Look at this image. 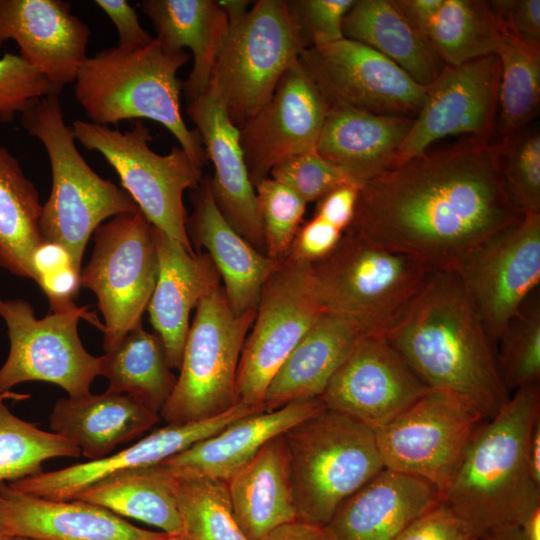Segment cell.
<instances>
[{"label":"cell","mask_w":540,"mask_h":540,"mask_svg":"<svg viewBox=\"0 0 540 540\" xmlns=\"http://www.w3.org/2000/svg\"><path fill=\"white\" fill-rule=\"evenodd\" d=\"M158 276L153 226L139 210L121 214L94 232V249L80 273L104 318L103 349L109 352L141 325Z\"/></svg>","instance_id":"cell-11"},{"label":"cell","mask_w":540,"mask_h":540,"mask_svg":"<svg viewBox=\"0 0 540 540\" xmlns=\"http://www.w3.org/2000/svg\"><path fill=\"white\" fill-rule=\"evenodd\" d=\"M323 313L311 263L291 255L278 261L262 286L252 331L242 349L239 402L263 405L273 376Z\"/></svg>","instance_id":"cell-13"},{"label":"cell","mask_w":540,"mask_h":540,"mask_svg":"<svg viewBox=\"0 0 540 540\" xmlns=\"http://www.w3.org/2000/svg\"><path fill=\"white\" fill-rule=\"evenodd\" d=\"M159 420V414L132 397L106 390L97 395L59 399L50 415V428L94 461L140 437Z\"/></svg>","instance_id":"cell-29"},{"label":"cell","mask_w":540,"mask_h":540,"mask_svg":"<svg viewBox=\"0 0 540 540\" xmlns=\"http://www.w3.org/2000/svg\"><path fill=\"white\" fill-rule=\"evenodd\" d=\"M501 380L510 393L540 380V299L536 290L524 301L496 344Z\"/></svg>","instance_id":"cell-41"},{"label":"cell","mask_w":540,"mask_h":540,"mask_svg":"<svg viewBox=\"0 0 540 540\" xmlns=\"http://www.w3.org/2000/svg\"><path fill=\"white\" fill-rule=\"evenodd\" d=\"M176 478L162 464L111 473L75 498L101 506L125 518L159 528L168 535L182 532L176 498Z\"/></svg>","instance_id":"cell-34"},{"label":"cell","mask_w":540,"mask_h":540,"mask_svg":"<svg viewBox=\"0 0 540 540\" xmlns=\"http://www.w3.org/2000/svg\"><path fill=\"white\" fill-rule=\"evenodd\" d=\"M385 337L431 389L496 415L510 393L495 348L454 270L431 272Z\"/></svg>","instance_id":"cell-2"},{"label":"cell","mask_w":540,"mask_h":540,"mask_svg":"<svg viewBox=\"0 0 540 540\" xmlns=\"http://www.w3.org/2000/svg\"><path fill=\"white\" fill-rule=\"evenodd\" d=\"M342 30L345 38L373 48L420 85L431 84L445 66L395 0H355L343 19Z\"/></svg>","instance_id":"cell-33"},{"label":"cell","mask_w":540,"mask_h":540,"mask_svg":"<svg viewBox=\"0 0 540 540\" xmlns=\"http://www.w3.org/2000/svg\"><path fill=\"white\" fill-rule=\"evenodd\" d=\"M71 128L75 140L99 152L113 167L123 190L152 226L194 252L183 194L200 184L202 166L181 147H172L166 155L154 152L150 130L139 120L124 132L83 120L74 121Z\"/></svg>","instance_id":"cell-10"},{"label":"cell","mask_w":540,"mask_h":540,"mask_svg":"<svg viewBox=\"0 0 540 540\" xmlns=\"http://www.w3.org/2000/svg\"><path fill=\"white\" fill-rule=\"evenodd\" d=\"M20 119L25 131L42 143L50 162L52 186L42 205V238L63 247L80 275L91 234L106 219L139 208L125 190L99 176L83 158L64 121L59 95L38 99Z\"/></svg>","instance_id":"cell-5"},{"label":"cell","mask_w":540,"mask_h":540,"mask_svg":"<svg viewBox=\"0 0 540 540\" xmlns=\"http://www.w3.org/2000/svg\"><path fill=\"white\" fill-rule=\"evenodd\" d=\"M354 3L355 0H289L306 49L344 39L343 19Z\"/></svg>","instance_id":"cell-46"},{"label":"cell","mask_w":540,"mask_h":540,"mask_svg":"<svg viewBox=\"0 0 540 540\" xmlns=\"http://www.w3.org/2000/svg\"><path fill=\"white\" fill-rule=\"evenodd\" d=\"M518 528L521 540H540V508L531 513Z\"/></svg>","instance_id":"cell-55"},{"label":"cell","mask_w":540,"mask_h":540,"mask_svg":"<svg viewBox=\"0 0 540 540\" xmlns=\"http://www.w3.org/2000/svg\"><path fill=\"white\" fill-rule=\"evenodd\" d=\"M298 520L325 525L339 505L383 468L375 432L324 409L283 433Z\"/></svg>","instance_id":"cell-7"},{"label":"cell","mask_w":540,"mask_h":540,"mask_svg":"<svg viewBox=\"0 0 540 540\" xmlns=\"http://www.w3.org/2000/svg\"><path fill=\"white\" fill-rule=\"evenodd\" d=\"M268 177L287 186L307 203L318 201L343 185L355 184L340 167L316 150L285 159L270 171Z\"/></svg>","instance_id":"cell-45"},{"label":"cell","mask_w":540,"mask_h":540,"mask_svg":"<svg viewBox=\"0 0 540 540\" xmlns=\"http://www.w3.org/2000/svg\"><path fill=\"white\" fill-rule=\"evenodd\" d=\"M499 170L505 194L522 216L540 213V133L526 127L499 141Z\"/></svg>","instance_id":"cell-42"},{"label":"cell","mask_w":540,"mask_h":540,"mask_svg":"<svg viewBox=\"0 0 540 540\" xmlns=\"http://www.w3.org/2000/svg\"><path fill=\"white\" fill-rule=\"evenodd\" d=\"M497 56L501 74L495 136L508 139L538 115L540 107V45L525 42L501 30Z\"/></svg>","instance_id":"cell-38"},{"label":"cell","mask_w":540,"mask_h":540,"mask_svg":"<svg viewBox=\"0 0 540 540\" xmlns=\"http://www.w3.org/2000/svg\"><path fill=\"white\" fill-rule=\"evenodd\" d=\"M41 212L36 187L0 145V266L16 276L35 280L33 255L44 242Z\"/></svg>","instance_id":"cell-35"},{"label":"cell","mask_w":540,"mask_h":540,"mask_svg":"<svg viewBox=\"0 0 540 540\" xmlns=\"http://www.w3.org/2000/svg\"><path fill=\"white\" fill-rule=\"evenodd\" d=\"M344 232L314 215L299 227L289 255L307 262H315L338 244Z\"/></svg>","instance_id":"cell-49"},{"label":"cell","mask_w":540,"mask_h":540,"mask_svg":"<svg viewBox=\"0 0 540 540\" xmlns=\"http://www.w3.org/2000/svg\"><path fill=\"white\" fill-rule=\"evenodd\" d=\"M62 87L19 54L5 53L0 58V121L11 123L40 98L59 95Z\"/></svg>","instance_id":"cell-44"},{"label":"cell","mask_w":540,"mask_h":540,"mask_svg":"<svg viewBox=\"0 0 540 540\" xmlns=\"http://www.w3.org/2000/svg\"><path fill=\"white\" fill-rule=\"evenodd\" d=\"M175 490L187 540H249L234 517L226 481L176 478Z\"/></svg>","instance_id":"cell-40"},{"label":"cell","mask_w":540,"mask_h":540,"mask_svg":"<svg viewBox=\"0 0 540 540\" xmlns=\"http://www.w3.org/2000/svg\"><path fill=\"white\" fill-rule=\"evenodd\" d=\"M362 335L345 319L324 312L273 376L263 399L265 409L319 398Z\"/></svg>","instance_id":"cell-31"},{"label":"cell","mask_w":540,"mask_h":540,"mask_svg":"<svg viewBox=\"0 0 540 540\" xmlns=\"http://www.w3.org/2000/svg\"><path fill=\"white\" fill-rule=\"evenodd\" d=\"M426 36L440 60L447 66L497 55L501 28L484 0H443Z\"/></svg>","instance_id":"cell-37"},{"label":"cell","mask_w":540,"mask_h":540,"mask_svg":"<svg viewBox=\"0 0 540 540\" xmlns=\"http://www.w3.org/2000/svg\"><path fill=\"white\" fill-rule=\"evenodd\" d=\"M90 34L65 1L0 0V45L15 41L19 55L62 88L88 57Z\"/></svg>","instance_id":"cell-23"},{"label":"cell","mask_w":540,"mask_h":540,"mask_svg":"<svg viewBox=\"0 0 540 540\" xmlns=\"http://www.w3.org/2000/svg\"><path fill=\"white\" fill-rule=\"evenodd\" d=\"M263 225L265 254L274 261L286 258L306 210L293 190L266 177L253 183Z\"/></svg>","instance_id":"cell-43"},{"label":"cell","mask_w":540,"mask_h":540,"mask_svg":"<svg viewBox=\"0 0 540 540\" xmlns=\"http://www.w3.org/2000/svg\"><path fill=\"white\" fill-rule=\"evenodd\" d=\"M441 500L430 482L383 468L339 505L324 528L331 540H396Z\"/></svg>","instance_id":"cell-24"},{"label":"cell","mask_w":540,"mask_h":540,"mask_svg":"<svg viewBox=\"0 0 540 540\" xmlns=\"http://www.w3.org/2000/svg\"><path fill=\"white\" fill-rule=\"evenodd\" d=\"M412 123L413 118L406 116L330 108L315 150L361 187L397 165L399 149Z\"/></svg>","instance_id":"cell-28"},{"label":"cell","mask_w":540,"mask_h":540,"mask_svg":"<svg viewBox=\"0 0 540 540\" xmlns=\"http://www.w3.org/2000/svg\"><path fill=\"white\" fill-rule=\"evenodd\" d=\"M476 534L442 500L413 521L396 540H474Z\"/></svg>","instance_id":"cell-47"},{"label":"cell","mask_w":540,"mask_h":540,"mask_svg":"<svg viewBox=\"0 0 540 540\" xmlns=\"http://www.w3.org/2000/svg\"><path fill=\"white\" fill-rule=\"evenodd\" d=\"M501 74L497 55L457 66L445 65L427 86L422 108L403 141L397 165L423 153L447 136L493 140Z\"/></svg>","instance_id":"cell-17"},{"label":"cell","mask_w":540,"mask_h":540,"mask_svg":"<svg viewBox=\"0 0 540 540\" xmlns=\"http://www.w3.org/2000/svg\"><path fill=\"white\" fill-rule=\"evenodd\" d=\"M395 2L409 22L426 36L427 29L442 6L443 0H395Z\"/></svg>","instance_id":"cell-52"},{"label":"cell","mask_w":540,"mask_h":540,"mask_svg":"<svg viewBox=\"0 0 540 540\" xmlns=\"http://www.w3.org/2000/svg\"><path fill=\"white\" fill-rule=\"evenodd\" d=\"M94 3L114 24L119 40L118 48L137 50L149 45L153 38L140 24L136 10L126 0H95Z\"/></svg>","instance_id":"cell-50"},{"label":"cell","mask_w":540,"mask_h":540,"mask_svg":"<svg viewBox=\"0 0 540 540\" xmlns=\"http://www.w3.org/2000/svg\"><path fill=\"white\" fill-rule=\"evenodd\" d=\"M186 51L173 52L154 37L137 50L108 48L87 57L74 80V96L90 122L109 126L124 120L149 119L165 128L197 164L206 153L196 129L182 117L179 69Z\"/></svg>","instance_id":"cell-4"},{"label":"cell","mask_w":540,"mask_h":540,"mask_svg":"<svg viewBox=\"0 0 540 540\" xmlns=\"http://www.w3.org/2000/svg\"><path fill=\"white\" fill-rule=\"evenodd\" d=\"M6 396L11 394H0V485L42 473L46 460L81 455L73 442L15 416Z\"/></svg>","instance_id":"cell-39"},{"label":"cell","mask_w":540,"mask_h":540,"mask_svg":"<svg viewBox=\"0 0 540 540\" xmlns=\"http://www.w3.org/2000/svg\"><path fill=\"white\" fill-rule=\"evenodd\" d=\"M474 540H521V538L519 528L515 526L480 534Z\"/></svg>","instance_id":"cell-57"},{"label":"cell","mask_w":540,"mask_h":540,"mask_svg":"<svg viewBox=\"0 0 540 540\" xmlns=\"http://www.w3.org/2000/svg\"><path fill=\"white\" fill-rule=\"evenodd\" d=\"M430 389L385 336L362 335L319 398L376 431Z\"/></svg>","instance_id":"cell-18"},{"label":"cell","mask_w":540,"mask_h":540,"mask_svg":"<svg viewBox=\"0 0 540 540\" xmlns=\"http://www.w3.org/2000/svg\"><path fill=\"white\" fill-rule=\"evenodd\" d=\"M158 276L147 310L169 365L179 370L189 317L201 299L220 285L208 254H195L153 226Z\"/></svg>","instance_id":"cell-25"},{"label":"cell","mask_w":540,"mask_h":540,"mask_svg":"<svg viewBox=\"0 0 540 540\" xmlns=\"http://www.w3.org/2000/svg\"><path fill=\"white\" fill-rule=\"evenodd\" d=\"M454 271L496 344L540 283V213L524 215L473 248Z\"/></svg>","instance_id":"cell-15"},{"label":"cell","mask_w":540,"mask_h":540,"mask_svg":"<svg viewBox=\"0 0 540 540\" xmlns=\"http://www.w3.org/2000/svg\"><path fill=\"white\" fill-rule=\"evenodd\" d=\"M234 517L249 540L298 519L283 434L268 441L228 481Z\"/></svg>","instance_id":"cell-30"},{"label":"cell","mask_w":540,"mask_h":540,"mask_svg":"<svg viewBox=\"0 0 540 540\" xmlns=\"http://www.w3.org/2000/svg\"><path fill=\"white\" fill-rule=\"evenodd\" d=\"M527 459L531 475L540 486V414L535 418L529 433Z\"/></svg>","instance_id":"cell-54"},{"label":"cell","mask_w":540,"mask_h":540,"mask_svg":"<svg viewBox=\"0 0 540 540\" xmlns=\"http://www.w3.org/2000/svg\"><path fill=\"white\" fill-rule=\"evenodd\" d=\"M256 310L237 315L221 285L204 296L183 348L179 376L159 415L167 424L218 416L239 403L237 375Z\"/></svg>","instance_id":"cell-9"},{"label":"cell","mask_w":540,"mask_h":540,"mask_svg":"<svg viewBox=\"0 0 540 540\" xmlns=\"http://www.w3.org/2000/svg\"><path fill=\"white\" fill-rule=\"evenodd\" d=\"M306 46L289 0H258L229 23L210 83L241 128L271 98Z\"/></svg>","instance_id":"cell-8"},{"label":"cell","mask_w":540,"mask_h":540,"mask_svg":"<svg viewBox=\"0 0 540 540\" xmlns=\"http://www.w3.org/2000/svg\"><path fill=\"white\" fill-rule=\"evenodd\" d=\"M10 538L0 532V540H9Z\"/></svg>","instance_id":"cell-59"},{"label":"cell","mask_w":540,"mask_h":540,"mask_svg":"<svg viewBox=\"0 0 540 540\" xmlns=\"http://www.w3.org/2000/svg\"><path fill=\"white\" fill-rule=\"evenodd\" d=\"M359 190L355 184L336 188L318 200L314 215L345 232L353 220Z\"/></svg>","instance_id":"cell-51"},{"label":"cell","mask_w":540,"mask_h":540,"mask_svg":"<svg viewBox=\"0 0 540 540\" xmlns=\"http://www.w3.org/2000/svg\"><path fill=\"white\" fill-rule=\"evenodd\" d=\"M311 265L323 311L345 319L363 335L385 336L431 273L415 258L350 230Z\"/></svg>","instance_id":"cell-6"},{"label":"cell","mask_w":540,"mask_h":540,"mask_svg":"<svg viewBox=\"0 0 540 540\" xmlns=\"http://www.w3.org/2000/svg\"><path fill=\"white\" fill-rule=\"evenodd\" d=\"M100 375L109 381L107 390L128 395L157 414L177 380L161 338L141 325L100 356Z\"/></svg>","instance_id":"cell-36"},{"label":"cell","mask_w":540,"mask_h":540,"mask_svg":"<svg viewBox=\"0 0 540 540\" xmlns=\"http://www.w3.org/2000/svg\"><path fill=\"white\" fill-rule=\"evenodd\" d=\"M484 420L460 398L430 389L374 431L384 468L426 480L442 495Z\"/></svg>","instance_id":"cell-14"},{"label":"cell","mask_w":540,"mask_h":540,"mask_svg":"<svg viewBox=\"0 0 540 540\" xmlns=\"http://www.w3.org/2000/svg\"><path fill=\"white\" fill-rule=\"evenodd\" d=\"M328 108L414 118L427 86L373 48L347 38L304 49L298 59Z\"/></svg>","instance_id":"cell-16"},{"label":"cell","mask_w":540,"mask_h":540,"mask_svg":"<svg viewBox=\"0 0 540 540\" xmlns=\"http://www.w3.org/2000/svg\"><path fill=\"white\" fill-rule=\"evenodd\" d=\"M263 540H331L323 525L295 520L281 525Z\"/></svg>","instance_id":"cell-53"},{"label":"cell","mask_w":540,"mask_h":540,"mask_svg":"<svg viewBox=\"0 0 540 540\" xmlns=\"http://www.w3.org/2000/svg\"><path fill=\"white\" fill-rule=\"evenodd\" d=\"M9 540H29V539H24V538H10Z\"/></svg>","instance_id":"cell-60"},{"label":"cell","mask_w":540,"mask_h":540,"mask_svg":"<svg viewBox=\"0 0 540 540\" xmlns=\"http://www.w3.org/2000/svg\"><path fill=\"white\" fill-rule=\"evenodd\" d=\"M140 7L156 31V39L173 52L188 48L193 67L182 84L187 104L210 83L229 22L216 0H143Z\"/></svg>","instance_id":"cell-32"},{"label":"cell","mask_w":540,"mask_h":540,"mask_svg":"<svg viewBox=\"0 0 540 540\" xmlns=\"http://www.w3.org/2000/svg\"><path fill=\"white\" fill-rule=\"evenodd\" d=\"M165 540H187L182 534L169 535Z\"/></svg>","instance_id":"cell-58"},{"label":"cell","mask_w":540,"mask_h":540,"mask_svg":"<svg viewBox=\"0 0 540 540\" xmlns=\"http://www.w3.org/2000/svg\"><path fill=\"white\" fill-rule=\"evenodd\" d=\"M193 191V212L186 220L189 239L207 250L234 313L256 310L262 286L278 261L257 250L230 225L215 202L210 177L202 178Z\"/></svg>","instance_id":"cell-27"},{"label":"cell","mask_w":540,"mask_h":540,"mask_svg":"<svg viewBox=\"0 0 540 540\" xmlns=\"http://www.w3.org/2000/svg\"><path fill=\"white\" fill-rule=\"evenodd\" d=\"M328 106L299 61L279 80L270 100L240 130L252 183L285 159L315 150Z\"/></svg>","instance_id":"cell-19"},{"label":"cell","mask_w":540,"mask_h":540,"mask_svg":"<svg viewBox=\"0 0 540 540\" xmlns=\"http://www.w3.org/2000/svg\"><path fill=\"white\" fill-rule=\"evenodd\" d=\"M499 141L426 150L364 183L350 230L429 271L454 270L478 244L520 220L503 189Z\"/></svg>","instance_id":"cell-1"},{"label":"cell","mask_w":540,"mask_h":540,"mask_svg":"<svg viewBox=\"0 0 540 540\" xmlns=\"http://www.w3.org/2000/svg\"><path fill=\"white\" fill-rule=\"evenodd\" d=\"M264 411L262 406L239 402L224 413L197 422L167 424L115 454L8 483L24 493L73 499L95 481L116 471L155 465L213 435L234 421Z\"/></svg>","instance_id":"cell-20"},{"label":"cell","mask_w":540,"mask_h":540,"mask_svg":"<svg viewBox=\"0 0 540 540\" xmlns=\"http://www.w3.org/2000/svg\"><path fill=\"white\" fill-rule=\"evenodd\" d=\"M218 3L224 10L228 22L232 23L239 20L247 13L249 10V3L251 2L247 0H219Z\"/></svg>","instance_id":"cell-56"},{"label":"cell","mask_w":540,"mask_h":540,"mask_svg":"<svg viewBox=\"0 0 540 540\" xmlns=\"http://www.w3.org/2000/svg\"><path fill=\"white\" fill-rule=\"evenodd\" d=\"M538 414L539 383L513 391L496 415L477 428L443 491L442 501L476 536L519 526L540 508V486L527 459Z\"/></svg>","instance_id":"cell-3"},{"label":"cell","mask_w":540,"mask_h":540,"mask_svg":"<svg viewBox=\"0 0 540 540\" xmlns=\"http://www.w3.org/2000/svg\"><path fill=\"white\" fill-rule=\"evenodd\" d=\"M187 114L196 126L206 156L213 163L214 177L210 178V185L219 210L242 237L265 253L262 220L240 142V130L230 120L211 83L187 104Z\"/></svg>","instance_id":"cell-21"},{"label":"cell","mask_w":540,"mask_h":540,"mask_svg":"<svg viewBox=\"0 0 540 540\" xmlns=\"http://www.w3.org/2000/svg\"><path fill=\"white\" fill-rule=\"evenodd\" d=\"M325 408L320 398H315L242 417L162 464L175 478H208L227 482L268 441Z\"/></svg>","instance_id":"cell-26"},{"label":"cell","mask_w":540,"mask_h":540,"mask_svg":"<svg viewBox=\"0 0 540 540\" xmlns=\"http://www.w3.org/2000/svg\"><path fill=\"white\" fill-rule=\"evenodd\" d=\"M490 4L502 31L540 45V0H494Z\"/></svg>","instance_id":"cell-48"},{"label":"cell","mask_w":540,"mask_h":540,"mask_svg":"<svg viewBox=\"0 0 540 540\" xmlns=\"http://www.w3.org/2000/svg\"><path fill=\"white\" fill-rule=\"evenodd\" d=\"M0 316L10 342L8 357L0 368V394L30 381L58 385L72 398L91 393V384L100 375V357L82 345L78 321L84 318L103 331L95 314L77 306L38 319L27 301L0 298Z\"/></svg>","instance_id":"cell-12"},{"label":"cell","mask_w":540,"mask_h":540,"mask_svg":"<svg viewBox=\"0 0 540 540\" xmlns=\"http://www.w3.org/2000/svg\"><path fill=\"white\" fill-rule=\"evenodd\" d=\"M0 532L29 540H165L96 504L51 499L0 485Z\"/></svg>","instance_id":"cell-22"}]
</instances>
